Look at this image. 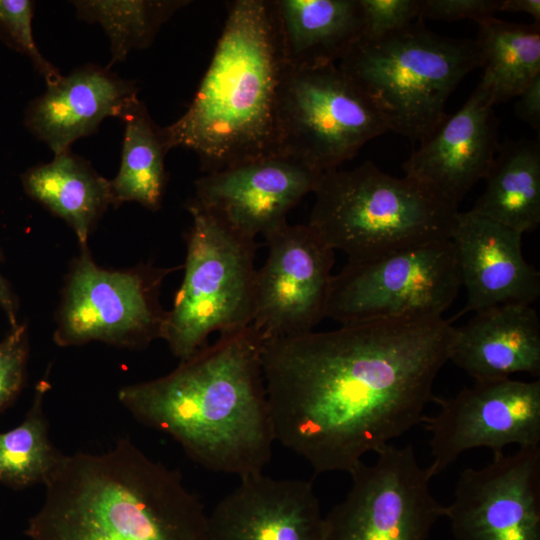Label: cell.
<instances>
[{"instance_id":"obj_1","label":"cell","mask_w":540,"mask_h":540,"mask_svg":"<svg viewBox=\"0 0 540 540\" xmlns=\"http://www.w3.org/2000/svg\"><path fill=\"white\" fill-rule=\"evenodd\" d=\"M453 337L454 326L437 317L264 340L275 441L317 474L350 473L364 455L422 424Z\"/></svg>"},{"instance_id":"obj_2","label":"cell","mask_w":540,"mask_h":540,"mask_svg":"<svg viewBox=\"0 0 540 540\" xmlns=\"http://www.w3.org/2000/svg\"><path fill=\"white\" fill-rule=\"evenodd\" d=\"M263 343L252 325L220 334L171 373L124 386L118 399L202 467L239 479L263 473L276 442L262 371Z\"/></svg>"},{"instance_id":"obj_3","label":"cell","mask_w":540,"mask_h":540,"mask_svg":"<svg viewBox=\"0 0 540 540\" xmlns=\"http://www.w3.org/2000/svg\"><path fill=\"white\" fill-rule=\"evenodd\" d=\"M44 486L30 540H209L208 514L180 473L129 439L63 454Z\"/></svg>"},{"instance_id":"obj_4","label":"cell","mask_w":540,"mask_h":540,"mask_svg":"<svg viewBox=\"0 0 540 540\" xmlns=\"http://www.w3.org/2000/svg\"><path fill=\"white\" fill-rule=\"evenodd\" d=\"M284 60L270 0H236L187 110L163 127L169 150L194 151L205 173L275 154Z\"/></svg>"},{"instance_id":"obj_5","label":"cell","mask_w":540,"mask_h":540,"mask_svg":"<svg viewBox=\"0 0 540 540\" xmlns=\"http://www.w3.org/2000/svg\"><path fill=\"white\" fill-rule=\"evenodd\" d=\"M307 223L348 261L447 240L459 213L419 181L391 176L370 161L325 172Z\"/></svg>"},{"instance_id":"obj_6","label":"cell","mask_w":540,"mask_h":540,"mask_svg":"<svg viewBox=\"0 0 540 540\" xmlns=\"http://www.w3.org/2000/svg\"><path fill=\"white\" fill-rule=\"evenodd\" d=\"M337 66L388 131L422 142L447 118L448 98L481 61L475 40L436 34L419 20L378 40L359 39Z\"/></svg>"},{"instance_id":"obj_7","label":"cell","mask_w":540,"mask_h":540,"mask_svg":"<svg viewBox=\"0 0 540 540\" xmlns=\"http://www.w3.org/2000/svg\"><path fill=\"white\" fill-rule=\"evenodd\" d=\"M187 209L192 225L184 278L161 332L181 361L203 347L211 333L251 325L257 249L255 239L229 229L192 200Z\"/></svg>"},{"instance_id":"obj_8","label":"cell","mask_w":540,"mask_h":540,"mask_svg":"<svg viewBox=\"0 0 540 540\" xmlns=\"http://www.w3.org/2000/svg\"><path fill=\"white\" fill-rule=\"evenodd\" d=\"M386 132L374 106L337 63H284L276 103L275 154L325 173Z\"/></svg>"},{"instance_id":"obj_9","label":"cell","mask_w":540,"mask_h":540,"mask_svg":"<svg viewBox=\"0 0 540 540\" xmlns=\"http://www.w3.org/2000/svg\"><path fill=\"white\" fill-rule=\"evenodd\" d=\"M460 286L450 239L348 261L333 275L325 318L349 324L442 317Z\"/></svg>"},{"instance_id":"obj_10","label":"cell","mask_w":540,"mask_h":540,"mask_svg":"<svg viewBox=\"0 0 540 540\" xmlns=\"http://www.w3.org/2000/svg\"><path fill=\"white\" fill-rule=\"evenodd\" d=\"M171 270L151 266L107 270L82 248L62 294L55 343L67 347L101 341L142 347L161 338L166 311L159 303V289Z\"/></svg>"},{"instance_id":"obj_11","label":"cell","mask_w":540,"mask_h":540,"mask_svg":"<svg viewBox=\"0 0 540 540\" xmlns=\"http://www.w3.org/2000/svg\"><path fill=\"white\" fill-rule=\"evenodd\" d=\"M373 464L349 473L345 498L325 516V540H427L446 506L430 492L433 478L411 445L388 444Z\"/></svg>"},{"instance_id":"obj_12","label":"cell","mask_w":540,"mask_h":540,"mask_svg":"<svg viewBox=\"0 0 540 540\" xmlns=\"http://www.w3.org/2000/svg\"><path fill=\"white\" fill-rule=\"evenodd\" d=\"M440 406L422 424L431 434L432 477L463 452L488 448L493 457L510 444L540 446V381L511 378L477 381L449 398L434 396Z\"/></svg>"},{"instance_id":"obj_13","label":"cell","mask_w":540,"mask_h":540,"mask_svg":"<svg viewBox=\"0 0 540 540\" xmlns=\"http://www.w3.org/2000/svg\"><path fill=\"white\" fill-rule=\"evenodd\" d=\"M255 271L251 325L264 340L304 334L325 318L334 250L308 225L288 222L265 235Z\"/></svg>"},{"instance_id":"obj_14","label":"cell","mask_w":540,"mask_h":540,"mask_svg":"<svg viewBox=\"0 0 540 540\" xmlns=\"http://www.w3.org/2000/svg\"><path fill=\"white\" fill-rule=\"evenodd\" d=\"M445 517L456 540H540V446L463 470Z\"/></svg>"},{"instance_id":"obj_15","label":"cell","mask_w":540,"mask_h":540,"mask_svg":"<svg viewBox=\"0 0 540 540\" xmlns=\"http://www.w3.org/2000/svg\"><path fill=\"white\" fill-rule=\"evenodd\" d=\"M324 173L273 154L206 173L191 199L234 232L252 239L287 223L288 213L314 193Z\"/></svg>"},{"instance_id":"obj_16","label":"cell","mask_w":540,"mask_h":540,"mask_svg":"<svg viewBox=\"0 0 540 540\" xmlns=\"http://www.w3.org/2000/svg\"><path fill=\"white\" fill-rule=\"evenodd\" d=\"M209 540H325L326 522L309 481L263 473L240 479L208 514Z\"/></svg>"},{"instance_id":"obj_17","label":"cell","mask_w":540,"mask_h":540,"mask_svg":"<svg viewBox=\"0 0 540 540\" xmlns=\"http://www.w3.org/2000/svg\"><path fill=\"white\" fill-rule=\"evenodd\" d=\"M486 91L478 84L465 104L403 163L413 178L458 206L469 190L485 179L499 142L497 119Z\"/></svg>"},{"instance_id":"obj_18","label":"cell","mask_w":540,"mask_h":540,"mask_svg":"<svg viewBox=\"0 0 540 540\" xmlns=\"http://www.w3.org/2000/svg\"><path fill=\"white\" fill-rule=\"evenodd\" d=\"M522 235L470 210L458 213L450 240L467 291L461 314L539 298L540 274L524 258Z\"/></svg>"},{"instance_id":"obj_19","label":"cell","mask_w":540,"mask_h":540,"mask_svg":"<svg viewBox=\"0 0 540 540\" xmlns=\"http://www.w3.org/2000/svg\"><path fill=\"white\" fill-rule=\"evenodd\" d=\"M138 99L133 81L109 68L87 64L48 84L28 105L24 123L56 155L95 133L105 118L121 119Z\"/></svg>"},{"instance_id":"obj_20","label":"cell","mask_w":540,"mask_h":540,"mask_svg":"<svg viewBox=\"0 0 540 540\" xmlns=\"http://www.w3.org/2000/svg\"><path fill=\"white\" fill-rule=\"evenodd\" d=\"M454 327L449 360L477 381L540 374V320L527 304H505L475 312Z\"/></svg>"},{"instance_id":"obj_21","label":"cell","mask_w":540,"mask_h":540,"mask_svg":"<svg viewBox=\"0 0 540 540\" xmlns=\"http://www.w3.org/2000/svg\"><path fill=\"white\" fill-rule=\"evenodd\" d=\"M284 63H337L361 38L358 0H270Z\"/></svg>"},{"instance_id":"obj_22","label":"cell","mask_w":540,"mask_h":540,"mask_svg":"<svg viewBox=\"0 0 540 540\" xmlns=\"http://www.w3.org/2000/svg\"><path fill=\"white\" fill-rule=\"evenodd\" d=\"M21 178L27 195L62 218L75 232L81 248H87L92 228L112 205L110 180L71 149L29 168Z\"/></svg>"},{"instance_id":"obj_23","label":"cell","mask_w":540,"mask_h":540,"mask_svg":"<svg viewBox=\"0 0 540 540\" xmlns=\"http://www.w3.org/2000/svg\"><path fill=\"white\" fill-rule=\"evenodd\" d=\"M484 192L470 210L522 234L540 224V144L538 140L499 143L484 179Z\"/></svg>"},{"instance_id":"obj_24","label":"cell","mask_w":540,"mask_h":540,"mask_svg":"<svg viewBox=\"0 0 540 540\" xmlns=\"http://www.w3.org/2000/svg\"><path fill=\"white\" fill-rule=\"evenodd\" d=\"M121 162L110 180L112 205L137 202L156 211L164 196L167 174L165 157L169 151L163 127L151 118L138 99L124 113Z\"/></svg>"},{"instance_id":"obj_25","label":"cell","mask_w":540,"mask_h":540,"mask_svg":"<svg viewBox=\"0 0 540 540\" xmlns=\"http://www.w3.org/2000/svg\"><path fill=\"white\" fill-rule=\"evenodd\" d=\"M477 24L475 43L483 68L478 84L495 106L517 97L540 75V24H517L496 17Z\"/></svg>"},{"instance_id":"obj_26","label":"cell","mask_w":540,"mask_h":540,"mask_svg":"<svg viewBox=\"0 0 540 540\" xmlns=\"http://www.w3.org/2000/svg\"><path fill=\"white\" fill-rule=\"evenodd\" d=\"M47 379L35 388L33 402L24 420L14 428L0 432V483L22 489L45 484L63 454L52 444L44 413Z\"/></svg>"},{"instance_id":"obj_27","label":"cell","mask_w":540,"mask_h":540,"mask_svg":"<svg viewBox=\"0 0 540 540\" xmlns=\"http://www.w3.org/2000/svg\"><path fill=\"white\" fill-rule=\"evenodd\" d=\"M79 19L99 24L110 40L112 63L123 62L134 49L149 47L161 26L187 0L71 1Z\"/></svg>"},{"instance_id":"obj_28","label":"cell","mask_w":540,"mask_h":540,"mask_svg":"<svg viewBox=\"0 0 540 540\" xmlns=\"http://www.w3.org/2000/svg\"><path fill=\"white\" fill-rule=\"evenodd\" d=\"M34 7L31 0H0V34L8 45L30 58L48 85L58 81L62 75L36 45L32 32Z\"/></svg>"},{"instance_id":"obj_29","label":"cell","mask_w":540,"mask_h":540,"mask_svg":"<svg viewBox=\"0 0 540 540\" xmlns=\"http://www.w3.org/2000/svg\"><path fill=\"white\" fill-rule=\"evenodd\" d=\"M358 1L362 16V40H378L422 20L419 0Z\"/></svg>"},{"instance_id":"obj_30","label":"cell","mask_w":540,"mask_h":540,"mask_svg":"<svg viewBox=\"0 0 540 540\" xmlns=\"http://www.w3.org/2000/svg\"><path fill=\"white\" fill-rule=\"evenodd\" d=\"M29 356L27 326L18 324L0 341V413L20 393Z\"/></svg>"},{"instance_id":"obj_31","label":"cell","mask_w":540,"mask_h":540,"mask_svg":"<svg viewBox=\"0 0 540 540\" xmlns=\"http://www.w3.org/2000/svg\"><path fill=\"white\" fill-rule=\"evenodd\" d=\"M502 0H419L420 17L443 20H473L477 23L495 17Z\"/></svg>"},{"instance_id":"obj_32","label":"cell","mask_w":540,"mask_h":540,"mask_svg":"<svg viewBox=\"0 0 540 540\" xmlns=\"http://www.w3.org/2000/svg\"><path fill=\"white\" fill-rule=\"evenodd\" d=\"M514 111L518 118L539 130L540 127V75L536 76L517 96Z\"/></svg>"},{"instance_id":"obj_33","label":"cell","mask_w":540,"mask_h":540,"mask_svg":"<svg viewBox=\"0 0 540 540\" xmlns=\"http://www.w3.org/2000/svg\"><path fill=\"white\" fill-rule=\"evenodd\" d=\"M0 307L4 311L11 328L16 327L17 321V303L9 287V284L0 272Z\"/></svg>"},{"instance_id":"obj_34","label":"cell","mask_w":540,"mask_h":540,"mask_svg":"<svg viewBox=\"0 0 540 540\" xmlns=\"http://www.w3.org/2000/svg\"><path fill=\"white\" fill-rule=\"evenodd\" d=\"M500 11L526 13L534 19V23H540L539 0H502Z\"/></svg>"}]
</instances>
